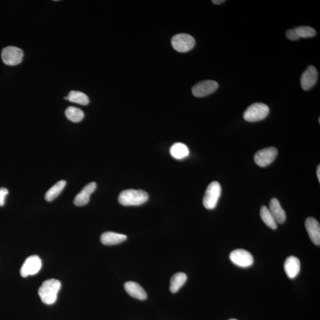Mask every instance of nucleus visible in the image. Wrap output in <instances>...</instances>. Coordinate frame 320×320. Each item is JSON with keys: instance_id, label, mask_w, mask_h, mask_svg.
Masks as SVG:
<instances>
[{"instance_id": "obj_1", "label": "nucleus", "mask_w": 320, "mask_h": 320, "mask_svg": "<svg viewBox=\"0 0 320 320\" xmlns=\"http://www.w3.org/2000/svg\"><path fill=\"white\" fill-rule=\"evenodd\" d=\"M61 287L60 281L56 279H51L45 281L38 291L42 302L47 305H52L55 303Z\"/></svg>"}, {"instance_id": "obj_2", "label": "nucleus", "mask_w": 320, "mask_h": 320, "mask_svg": "<svg viewBox=\"0 0 320 320\" xmlns=\"http://www.w3.org/2000/svg\"><path fill=\"white\" fill-rule=\"evenodd\" d=\"M148 195L142 190L129 189L122 192L118 200L124 206H139L147 202Z\"/></svg>"}, {"instance_id": "obj_3", "label": "nucleus", "mask_w": 320, "mask_h": 320, "mask_svg": "<svg viewBox=\"0 0 320 320\" xmlns=\"http://www.w3.org/2000/svg\"><path fill=\"white\" fill-rule=\"evenodd\" d=\"M269 113V108L262 103H256L249 106L243 114V118L249 123L264 120Z\"/></svg>"}, {"instance_id": "obj_4", "label": "nucleus", "mask_w": 320, "mask_h": 320, "mask_svg": "<svg viewBox=\"0 0 320 320\" xmlns=\"http://www.w3.org/2000/svg\"><path fill=\"white\" fill-rule=\"evenodd\" d=\"M221 186L217 181L209 184L203 199V204L208 210H213L218 204L221 195Z\"/></svg>"}, {"instance_id": "obj_5", "label": "nucleus", "mask_w": 320, "mask_h": 320, "mask_svg": "<svg viewBox=\"0 0 320 320\" xmlns=\"http://www.w3.org/2000/svg\"><path fill=\"white\" fill-rule=\"evenodd\" d=\"M172 45L173 48L178 52L187 53L194 48L195 40L188 34H178L173 37Z\"/></svg>"}, {"instance_id": "obj_6", "label": "nucleus", "mask_w": 320, "mask_h": 320, "mask_svg": "<svg viewBox=\"0 0 320 320\" xmlns=\"http://www.w3.org/2000/svg\"><path fill=\"white\" fill-rule=\"evenodd\" d=\"M23 52L21 49L10 46L2 50L1 58L5 64L10 66H17L23 60Z\"/></svg>"}, {"instance_id": "obj_7", "label": "nucleus", "mask_w": 320, "mask_h": 320, "mask_svg": "<svg viewBox=\"0 0 320 320\" xmlns=\"http://www.w3.org/2000/svg\"><path fill=\"white\" fill-rule=\"evenodd\" d=\"M230 259L233 264L243 268L250 267L254 263L252 254L243 249H237L232 251L230 253Z\"/></svg>"}, {"instance_id": "obj_8", "label": "nucleus", "mask_w": 320, "mask_h": 320, "mask_svg": "<svg viewBox=\"0 0 320 320\" xmlns=\"http://www.w3.org/2000/svg\"><path fill=\"white\" fill-rule=\"evenodd\" d=\"M278 153V150L275 147L262 149L255 154L254 161L260 167H267L275 160Z\"/></svg>"}, {"instance_id": "obj_9", "label": "nucleus", "mask_w": 320, "mask_h": 320, "mask_svg": "<svg viewBox=\"0 0 320 320\" xmlns=\"http://www.w3.org/2000/svg\"><path fill=\"white\" fill-rule=\"evenodd\" d=\"M42 261L39 256L34 255L28 257L21 268L20 274L23 278L36 275L42 268Z\"/></svg>"}, {"instance_id": "obj_10", "label": "nucleus", "mask_w": 320, "mask_h": 320, "mask_svg": "<svg viewBox=\"0 0 320 320\" xmlns=\"http://www.w3.org/2000/svg\"><path fill=\"white\" fill-rule=\"evenodd\" d=\"M218 88V84L215 81H202L193 87L192 93L195 97H205L213 93Z\"/></svg>"}, {"instance_id": "obj_11", "label": "nucleus", "mask_w": 320, "mask_h": 320, "mask_svg": "<svg viewBox=\"0 0 320 320\" xmlns=\"http://www.w3.org/2000/svg\"><path fill=\"white\" fill-rule=\"evenodd\" d=\"M318 79V71L315 67L310 66L303 73L301 78V85L303 90H308L313 88Z\"/></svg>"}, {"instance_id": "obj_12", "label": "nucleus", "mask_w": 320, "mask_h": 320, "mask_svg": "<svg viewBox=\"0 0 320 320\" xmlns=\"http://www.w3.org/2000/svg\"><path fill=\"white\" fill-rule=\"evenodd\" d=\"M305 227L312 242L317 246L320 245V226L319 222L313 217L306 219Z\"/></svg>"}, {"instance_id": "obj_13", "label": "nucleus", "mask_w": 320, "mask_h": 320, "mask_svg": "<svg viewBox=\"0 0 320 320\" xmlns=\"http://www.w3.org/2000/svg\"><path fill=\"white\" fill-rule=\"evenodd\" d=\"M97 184L95 182L89 183L82 189L80 193L75 196L74 203L78 207L88 204L89 200L90 195L93 193L96 189Z\"/></svg>"}, {"instance_id": "obj_14", "label": "nucleus", "mask_w": 320, "mask_h": 320, "mask_svg": "<svg viewBox=\"0 0 320 320\" xmlns=\"http://www.w3.org/2000/svg\"><path fill=\"white\" fill-rule=\"evenodd\" d=\"M284 269L287 277L291 279H295L300 272V260L293 256L287 257L284 262Z\"/></svg>"}, {"instance_id": "obj_15", "label": "nucleus", "mask_w": 320, "mask_h": 320, "mask_svg": "<svg viewBox=\"0 0 320 320\" xmlns=\"http://www.w3.org/2000/svg\"><path fill=\"white\" fill-rule=\"evenodd\" d=\"M268 210L277 223L283 224L286 221L285 211L284 210L280 202L276 198L271 199Z\"/></svg>"}, {"instance_id": "obj_16", "label": "nucleus", "mask_w": 320, "mask_h": 320, "mask_svg": "<svg viewBox=\"0 0 320 320\" xmlns=\"http://www.w3.org/2000/svg\"><path fill=\"white\" fill-rule=\"evenodd\" d=\"M124 289L129 295L137 299L144 300L147 298V295L143 287L135 282H127L124 284Z\"/></svg>"}, {"instance_id": "obj_17", "label": "nucleus", "mask_w": 320, "mask_h": 320, "mask_svg": "<svg viewBox=\"0 0 320 320\" xmlns=\"http://www.w3.org/2000/svg\"><path fill=\"white\" fill-rule=\"evenodd\" d=\"M126 239V235L110 231L104 232L100 237L102 243L107 246L118 245Z\"/></svg>"}, {"instance_id": "obj_18", "label": "nucleus", "mask_w": 320, "mask_h": 320, "mask_svg": "<svg viewBox=\"0 0 320 320\" xmlns=\"http://www.w3.org/2000/svg\"><path fill=\"white\" fill-rule=\"evenodd\" d=\"M170 154L173 157L178 160H181L189 155V150L183 143H176L170 148Z\"/></svg>"}, {"instance_id": "obj_19", "label": "nucleus", "mask_w": 320, "mask_h": 320, "mask_svg": "<svg viewBox=\"0 0 320 320\" xmlns=\"http://www.w3.org/2000/svg\"><path fill=\"white\" fill-rule=\"evenodd\" d=\"M66 181L61 180L59 181L55 184L52 187V188L49 189V191L45 195V199L48 202L53 201L54 199H56L63 191L65 187L66 186Z\"/></svg>"}, {"instance_id": "obj_20", "label": "nucleus", "mask_w": 320, "mask_h": 320, "mask_svg": "<svg viewBox=\"0 0 320 320\" xmlns=\"http://www.w3.org/2000/svg\"><path fill=\"white\" fill-rule=\"evenodd\" d=\"M187 279L188 277L184 273H178L173 275L170 281V289L171 292H177L186 283Z\"/></svg>"}, {"instance_id": "obj_21", "label": "nucleus", "mask_w": 320, "mask_h": 320, "mask_svg": "<svg viewBox=\"0 0 320 320\" xmlns=\"http://www.w3.org/2000/svg\"><path fill=\"white\" fill-rule=\"evenodd\" d=\"M260 216L265 224L273 230H276L278 228L277 222L270 212L269 210L266 206H262L260 208Z\"/></svg>"}, {"instance_id": "obj_22", "label": "nucleus", "mask_w": 320, "mask_h": 320, "mask_svg": "<svg viewBox=\"0 0 320 320\" xmlns=\"http://www.w3.org/2000/svg\"><path fill=\"white\" fill-rule=\"evenodd\" d=\"M68 100L75 104L86 106L89 104V99L88 96L81 91H70L67 97Z\"/></svg>"}, {"instance_id": "obj_23", "label": "nucleus", "mask_w": 320, "mask_h": 320, "mask_svg": "<svg viewBox=\"0 0 320 320\" xmlns=\"http://www.w3.org/2000/svg\"><path fill=\"white\" fill-rule=\"evenodd\" d=\"M66 117L73 123H79L85 117V113L79 108L70 107L66 110Z\"/></svg>"}, {"instance_id": "obj_24", "label": "nucleus", "mask_w": 320, "mask_h": 320, "mask_svg": "<svg viewBox=\"0 0 320 320\" xmlns=\"http://www.w3.org/2000/svg\"><path fill=\"white\" fill-rule=\"evenodd\" d=\"M300 37L308 38L315 36V29L310 26H299L295 29Z\"/></svg>"}, {"instance_id": "obj_25", "label": "nucleus", "mask_w": 320, "mask_h": 320, "mask_svg": "<svg viewBox=\"0 0 320 320\" xmlns=\"http://www.w3.org/2000/svg\"><path fill=\"white\" fill-rule=\"evenodd\" d=\"M9 194V191L6 188H0V207H3L5 204V197Z\"/></svg>"}, {"instance_id": "obj_26", "label": "nucleus", "mask_w": 320, "mask_h": 320, "mask_svg": "<svg viewBox=\"0 0 320 320\" xmlns=\"http://www.w3.org/2000/svg\"><path fill=\"white\" fill-rule=\"evenodd\" d=\"M286 35L287 39L291 40H297L300 38L299 36H298L297 32L295 31V29L288 30V31H287L286 32Z\"/></svg>"}, {"instance_id": "obj_27", "label": "nucleus", "mask_w": 320, "mask_h": 320, "mask_svg": "<svg viewBox=\"0 0 320 320\" xmlns=\"http://www.w3.org/2000/svg\"><path fill=\"white\" fill-rule=\"evenodd\" d=\"M225 2L224 0H213V2L215 4H220Z\"/></svg>"}, {"instance_id": "obj_28", "label": "nucleus", "mask_w": 320, "mask_h": 320, "mask_svg": "<svg viewBox=\"0 0 320 320\" xmlns=\"http://www.w3.org/2000/svg\"><path fill=\"white\" fill-rule=\"evenodd\" d=\"M317 178H318L319 181L320 182V165H319L318 167H317Z\"/></svg>"}, {"instance_id": "obj_29", "label": "nucleus", "mask_w": 320, "mask_h": 320, "mask_svg": "<svg viewBox=\"0 0 320 320\" xmlns=\"http://www.w3.org/2000/svg\"><path fill=\"white\" fill-rule=\"evenodd\" d=\"M235 320V319H231V320Z\"/></svg>"}]
</instances>
